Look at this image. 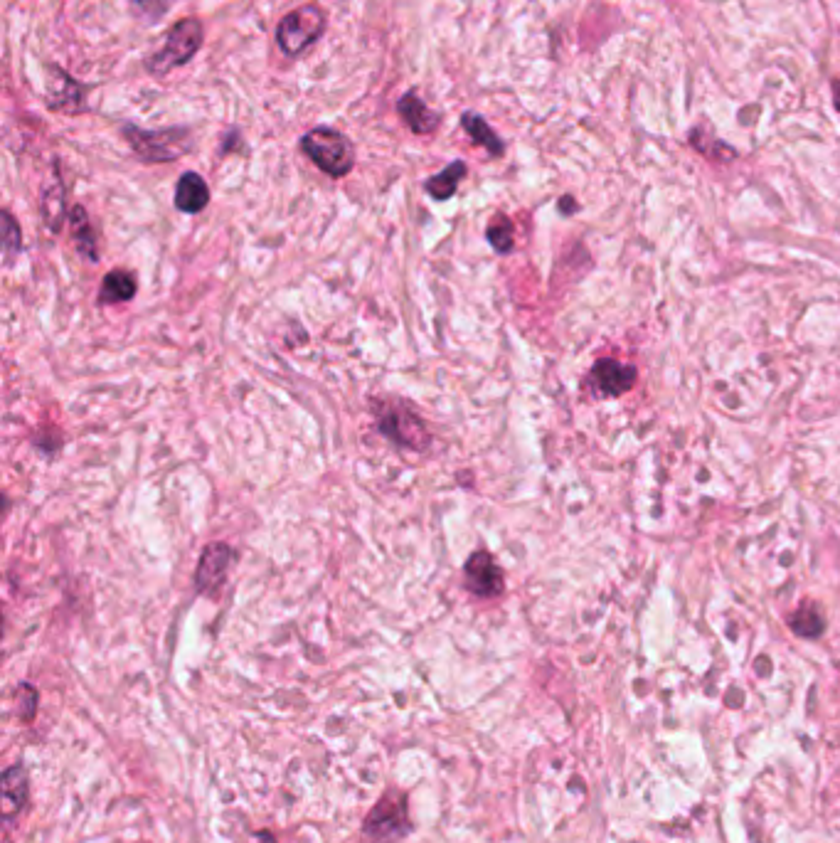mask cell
<instances>
[{"label": "cell", "instance_id": "obj_1", "mask_svg": "<svg viewBox=\"0 0 840 843\" xmlns=\"http://www.w3.org/2000/svg\"><path fill=\"white\" fill-rule=\"evenodd\" d=\"M121 136L129 143L134 156L141 163L180 161L193 151V131L188 126H166V129H143L136 124H121Z\"/></svg>", "mask_w": 840, "mask_h": 843}, {"label": "cell", "instance_id": "obj_2", "mask_svg": "<svg viewBox=\"0 0 840 843\" xmlns=\"http://www.w3.org/2000/svg\"><path fill=\"white\" fill-rule=\"evenodd\" d=\"M202 42H205V25H202L200 18L190 15V18L178 20L166 33L163 45L146 57L143 70L151 77H166V74L178 70V67L193 62V57L200 52Z\"/></svg>", "mask_w": 840, "mask_h": 843}, {"label": "cell", "instance_id": "obj_3", "mask_svg": "<svg viewBox=\"0 0 840 843\" xmlns=\"http://www.w3.org/2000/svg\"><path fill=\"white\" fill-rule=\"evenodd\" d=\"M301 151L318 171L331 178H345L355 168V146L343 131L316 126L301 136Z\"/></svg>", "mask_w": 840, "mask_h": 843}, {"label": "cell", "instance_id": "obj_4", "mask_svg": "<svg viewBox=\"0 0 840 843\" xmlns=\"http://www.w3.org/2000/svg\"><path fill=\"white\" fill-rule=\"evenodd\" d=\"M372 412L377 415V432L390 439L395 447L409 449V452H427L432 444V434L412 407L397 400H375Z\"/></svg>", "mask_w": 840, "mask_h": 843}, {"label": "cell", "instance_id": "obj_5", "mask_svg": "<svg viewBox=\"0 0 840 843\" xmlns=\"http://www.w3.org/2000/svg\"><path fill=\"white\" fill-rule=\"evenodd\" d=\"M328 28V15L321 5H301V8L291 10L276 25V47L284 52L286 57H301L303 52L311 50Z\"/></svg>", "mask_w": 840, "mask_h": 843}, {"label": "cell", "instance_id": "obj_6", "mask_svg": "<svg viewBox=\"0 0 840 843\" xmlns=\"http://www.w3.org/2000/svg\"><path fill=\"white\" fill-rule=\"evenodd\" d=\"M363 834L370 843H397L409 834L407 809H404V799L400 794H387L370 811V816L365 819Z\"/></svg>", "mask_w": 840, "mask_h": 843}, {"label": "cell", "instance_id": "obj_7", "mask_svg": "<svg viewBox=\"0 0 840 843\" xmlns=\"http://www.w3.org/2000/svg\"><path fill=\"white\" fill-rule=\"evenodd\" d=\"M47 79H45V104L50 111H62V114L77 116L87 111V84L77 82L72 74L62 70V67L47 65Z\"/></svg>", "mask_w": 840, "mask_h": 843}, {"label": "cell", "instance_id": "obj_8", "mask_svg": "<svg viewBox=\"0 0 840 843\" xmlns=\"http://www.w3.org/2000/svg\"><path fill=\"white\" fill-rule=\"evenodd\" d=\"M232 565H235V550L227 543H210L202 550L198 567H195L193 585L200 595H215L222 590L227 575H230Z\"/></svg>", "mask_w": 840, "mask_h": 843}, {"label": "cell", "instance_id": "obj_9", "mask_svg": "<svg viewBox=\"0 0 840 843\" xmlns=\"http://www.w3.org/2000/svg\"><path fill=\"white\" fill-rule=\"evenodd\" d=\"M464 585L473 597L493 599L503 592L505 577L501 565L486 550H476L464 562Z\"/></svg>", "mask_w": 840, "mask_h": 843}, {"label": "cell", "instance_id": "obj_10", "mask_svg": "<svg viewBox=\"0 0 840 843\" xmlns=\"http://www.w3.org/2000/svg\"><path fill=\"white\" fill-rule=\"evenodd\" d=\"M397 114L407 129L417 136H429L441 126V114L419 97L417 89H409L397 99Z\"/></svg>", "mask_w": 840, "mask_h": 843}, {"label": "cell", "instance_id": "obj_11", "mask_svg": "<svg viewBox=\"0 0 840 843\" xmlns=\"http://www.w3.org/2000/svg\"><path fill=\"white\" fill-rule=\"evenodd\" d=\"M175 210L183 215H198L210 205V185L207 180L195 171H185L175 183L173 195Z\"/></svg>", "mask_w": 840, "mask_h": 843}, {"label": "cell", "instance_id": "obj_12", "mask_svg": "<svg viewBox=\"0 0 840 843\" xmlns=\"http://www.w3.org/2000/svg\"><path fill=\"white\" fill-rule=\"evenodd\" d=\"M592 383L599 387L602 395H621L634 387L636 368L616 363V360H599L592 368Z\"/></svg>", "mask_w": 840, "mask_h": 843}, {"label": "cell", "instance_id": "obj_13", "mask_svg": "<svg viewBox=\"0 0 840 843\" xmlns=\"http://www.w3.org/2000/svg\"><path fill=\"white\" fill-rule=\"evenodd\" d=\"M69 227H72V240L77 252L82 254L87 262H99L101 252L97 245V230H94L84 205H74V208L69 210Z\"/></svg>", "mask_w": 840, "mask_h": 843}, {"label": "cell", "instance_id": "obj_14", "mask_svg": "<svg viewBox=\"0 0 840 843\" xmlns=\"http://www.w3.org/2000/svg\"><path fill=\"white\" fill-rule=\"evenodd\" d=\"M28 802V774L20 765L8 767L0 779V804H3V816L18 814Z\"/></svg>", "mask_w": 840, "mask_h": 843}, {"label": "cell", "instance_id": "obj_15", "mask_svg": "<svg viewBox=\"0 0 840 843\" xmlns=\"http://www.w3.org/2000/svg\"><path fill=\"white\" fill-rule=\"evenodd\" d=\"M461 129L466 131V136H469L476 146L486 148L491 158H501L505 153L503 139L493 131V126L488 124L478 111H464V114H461Z\"/></svg>", "mask_w": 840, "mask_h": 843}, {"label": "cell", "instance_id": "obj_16", "mask_svg": "<svg viewBox=\"0 0 840 843\" xmlns=\"http://www.w3.org/2000/svg\"><path fill=\"white\" fill-rule=\"evenodd\" d=\"M65 183H62V176H60V168H57L55 163V180H52L50 185H47L45 190H42V198H40V212H42V220H45L47 230L50 232H60L62 222H65V215H67V208H65Z\"/></svg>", "mask_w": 840, "mask_h": 843}, {"label": "cell", "instance_id": "obj_17", "mask_svg": "<svg viewBox=\"0 0 840 843\" xmlns=\"http://www.w3.org/2000/svg\"><path fill=\"white\" fill-rule=\"evenodd\" d=\"M466 173H469V168H466L464 161L449 163L446 168H441L437 176L424 180V190H427L429 198H434L437 203H446V200L454 198L459 185L464 183Z\"/></svg>", "mask_w": 840, "mask_h": 843}, {"label": "cell", "instance_id": "obj_18", "mask_svg": "<svg viewBox=\"0 0 840 843\" xmlns=\"http://www.w3.org/2000/svg\"><path fill=\"white\" fill-rule=\"evenodd\" d=\"M138 284L136 277L131 272H124V269H114L109 272L101 281V289L97 294L99 306H111V304H126L136 296Z\"/></svg>", "mask_w": 840, "mask_h": 843}, {"label": "cell", "instance_id": "obj_19", "mask_svg": "<svg viewBox=\"0 0 840 843\" xmlns=\"http://www.w3.org/2000/svg\"><path fill=\"white\" fill-rule=\"evenodd\" d=\"M486 240H488V245L493 247V252L510 254V252H513V247H515V227H513V222H510L508 217L498 212V215L493 217L491 222H488Z\"/></svg>", "mask_w": 840, "mask_h": 843}, {"label": "cell", "instance_id": "obj_20", "mask_svg": "<svg viewBox=\"0 0 840 843\" xmlns=\"http://www.w3.org/2000/svg\"><path fill=\"white\" fill-rule=\"evenodd\" d=\"M23 252V230L15 222L13 212L3 210V259L5 267H13L15 257Z\"/></svg>", "mask_w": 840, "mask_h": 843}, {"label": "cell", "instance_id": "obj_21", "mask_svg": "<svg viewBox=\"0 0 840 843\" xmlns=\"http://www.w3.org/2000/svg\"><path fill=\"white\" fill-rule=\"evenodd\" d=\"M823 627H826V624H823V617L813 607L801 609V612H796L794 617H791V629H794L796 634L806 636V639L821 636Z\"/></svg>", "mask_w": 840, "mask_h": 843}, {"label": "cell", "instance_id": "obj_22", "mask_svg": "<svg viewBox=\"0 0 840 843\" xmlns=\"http://www.w3.org/2000/svg\"><path fill=\"white\" fill-rule=\"evenodd\" d=\"M131 3L146 20H158L168 13L173 0H131Z\"/></svg>", "mask_w": 840, "mask_h": 843}, {"label": "cell", "instance_id": "obj_23", "mask_svg": "<svg viewBox=\"0 0 840 843\" xmlns=\"http://www.w3.org/2000/svg\"><path fill=\"white\" fill-rule=\"evenodd\" d=\"M18 703L20 708H23V718L30 720L35 715V708H37V691L30 683H23V686L18 688Z\"/></svg>", "mask_w": 840, "mask_h": 843}, {"label": "cell", "instance_id": "obj_24", "mask_svg": "<svg viewBox=\"0 0 840 843\" xmlns=\"http://www.w3.org/2000/svg\"><path fill=\"white\" fill-rule=\"evenodd\" d=\"M560 210L565 212V215H570V212L577 210V205H574V200H572V198H562V200H560Z\"/></svg>", "mask_w": 840, "mask_h": 843}, {"label": "cell", "instance_id": "obj_25", "mask_svg": "<svg viewBox=\"0 0 840 843\" xmlns=\"http://www.w3.org/2000/svg\"><path fill=\"white\" fill-rule=\"evenodd\" d=\"M833 97H836V109L840 111V79L833 82Z\"/></svg>", "mask_w": 840, "mask_h": 843}]
</instances>
